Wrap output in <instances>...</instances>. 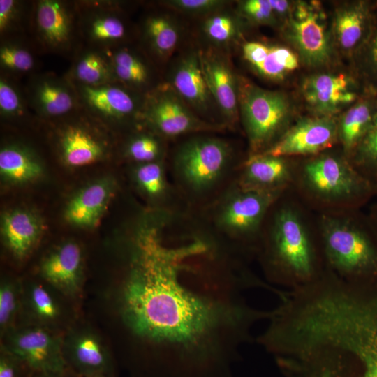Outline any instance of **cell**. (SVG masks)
<instances>
[{
    "instance_id": "obj_47",
    "label": "cell",
    "mask_w": 377,
    "mask_h": 377,
    "mask_svg": "<svg viewBox=\"0 0 377 377\" xmlns=\"http://www.w3.org/2000/svg\"><path fill=\"white\" fill-rule=\"evenodd\" d=\"M32 377H79L70 369L61 373L35 372Z\"/></svg>"
},
{
    "instance_id": "obj_46",
    "label": "cell",
    "mask_w": 377,
    "mask_h": 377,
    "mask_svg": "<svg viewBox=\"0 0 377 377\" xmlns=\"http://www.w3.org/2000/svg\"><path fill=\"white\" fill-rule=\"evenodd\" d=\"M367 217L377 239V203L371 207Z\"/></svg>"
},
{
    "instance_id": "obj_22",
    "label": "cell",
    "mask_w": 377,
    "mask_h": 377,
    "mask_svg": "<svg viewBox=\"0 0 377 377\" xmlns=\"http://www.w3.org/2000/svg\"><path fill=\"white\" fill-rule=\"evenodd\" d=\"M290 164L284 157L261 154L246 163L245 177L249 189H281L291 178Z\"/></svg>"
},
{
    "instance_id": "obj_25",
    "label": "cell",
    "mask_w": 377,
    "mask_h": 377,
    "mask_svg": "<svg viewBox=\"0 0 377 377\" xmlns=\"http://www.w3.org/2000/svg\"><path fill=\"white\" fill-rule=\"evenodd\" d=\"M36 21L43 38L49 45L60 47L69 41L71 22L62 3L52 0L41 1L37 7Z\"/></svg>"
},
{
    "instance_id": "obj_34",
    "label": "cell",
    "mask_w": 377,
    "mask_h": 377,
    "mask_svg": "<svg viewBox=\"0 0 377 377\" xmlns=\"http://www.w3.org/2000/svg\"><path fill=\"white\" fill-rule=\"evenodd\" d=\"M20 288L18 284L3 281L0 286V330L5 335L13 330V324L20 305Z\"/></svg>"
},
{
    "instance_id": "obj_15",
    "label": "cell",
    "mask_w": 377,
    "mask_h": 377,
    "mask_svg": "<svg viewBox=\"0 0 377 377\" xmlns=\"http://www.w3.org/2000/svg\"><path fill=\"white\" fill-rule=\"evenodd\" d=\"M82 249L74 242H67L44 258L40 273L47 283L66 295H75L82 280Z\"/></svg>"
},
{
    "instance_id": "obj_37",
    "label": "cell",
    "mask_w": 377,
    "mask_h": 377,
    "mask_svg": "<svg viewBox=\"0 0 377 377\" xmlns=\"http://www.w3.org/2000/svg\"><path fill=\"white\" fill-rule=\"evenodd\" d=\"M0 61L4 68L17 72H26L34 66L31 53L21 47L12 45L1 47Z\"/></svg>"
},
{
    "instance_id": "obj_14",
    "label": "cell",
    "mask_w": 377,
    "mask_h": 377,
    "mask_svg": "<svg viewBox=\"0 0 377 377\" xmlns=\"http://www.w3.org/2000/svg\"><path fill=\"white\" fill-rule=\"evenodd\" d=\"M376 5L377 3L369 1H355L336 11L332 33L341 50L357 54L370 34Z\"/></svg>"
},
{
    "instance_id": "obj_10",
    "label": "cell",
    "mask_w": 377,
    "mask_h": 377,
    "mask_svg": "<svg viewBox=\"0 0 377 377\" xmlns=\"http://www.w3.org/2000/svg\"><path fill=\"white\" fill-rule=\"evenodd\" d=\"M228 156V147L221 140L195 139L188 142L180 149L177 163L188 182L195 188H202L218 177Z\"/></svg>"
},
{
    "instance_id": "obj_36",
    "label": "cell",
    "mask_w": 377,
    "mask_h": 377,
    "mask_svg": "<svg viewBox=\"0 0 377 377\" xmlns=\"http://www.w3.org/2000/svg\"><path fill=\"white\" fill-rule=\"evenodd\" d=\"M203 30L207 37L218 44H226L236 36L238 26L231 15L218 13L209 16L204 22Z\"/></svg>"
},
{
    "instance_id": "obj_20",
    "label": "cell",
    "mask_w": 377,
    "mask_h": 377,
    "mask_svg": "<svg viewBox=\"0 0 377 377\" xmlns=\"http://www.w3.org/2000/svg\"><path fill=\"white\" fill-rule=\"evenodd\" d=\"M40 232L39 221L30 212L15 209L2 216L1 232L4 242L17 258H24L31 251Z\"/></svg>"
},
{
    "instance_id": "obj_21",
    "label": "cell",
    "mask_w": 377,
    "mask_h": 377,
    "mask_svg": "<svg viewBox=\"0 0 377 377\" xmlns=\"http://www.w3.org/2000/svg\"><path fill=\"white\" fill-rule=\"evenodd\" d=\"M377 112V95L368 93L353 103L338 123V137L352 155L369 130Z\"/></svg>"
},
{
    "instance_id": "obj_23",
    "label": "cell",
    "mask_w": 377,
    "mask_h": 377,
    "mask_svg": "<svg viewBox=\"0 0 377 377\" xmlns=\"http://www.w3.org/2000/svg\"><path fill=\"white\" fill-rule=\"evenodd\" d=\"M60 147L63 160L71 167L90 165L104 154L102 143L80 126H69L64 131Z\"/></svg>"
},
{
    "instance_id": "obj_41",
    "label": "cell",
    "mask_w": 377,
    "mask_h": 377,
    "mask_svg": "<svg viewBox=\"0 0 377 377\" xmlns=\"http://www.w3.org/2000/svg\"><path fill=\"white\" fill-rule=\"evenodd\" d=\"M242 13L249 20L258 24H272L275 15L269 0H247L240 3Z\"/></svg>"
},
{
    "instance_id": "obj_5",
    "label": "cell",
    "mask_w": 377,
    "mask_h": 377,
    "mask_svg": "<svg viewBox=\"0 0 377 377\" xmlns=\"http://www.w3.org/2000/svg\"><path fill=\"white\" fill-rule=\"evenodd\" d=\"M238 103L250 145L254 151L269 145L287 126L291 107L282 93L238 80Z\"/></svg>"
},
{
    "instance_id": "obj_40",
    "label": "cell",
    "mask_w": 377,
    "mask_h": 377,
    "mask_svg": "<svg viewBox=\"0 0 377 377\" xmlns=\"http://www.w3.org/2000/svg\"><path fill=\"white\" fill-rule=\"evenodd\" d=\"M158 142L149 135H140L133 139L128 145V152L135 161L150 163L159 154Z\"/></svg>"
},
{
    "instance_id": "obj_32",
    "label": "cell",
    "mask_w": 377,
    "mask_h": 377,
    "mask_svg": "<svg viewBox=\"0 0 377 377\" xmlns=\"http://www.w3.org/2000/svg\"><path fill=\"white\" fill-rule=\"evenodd\" d=\"M27 301L32 315L43 323H53L61 315L56 297L43 284L33 283L27 288Z\"/></svg>"
},
{
    "instance_id": "obj_45",
    "label": "cell",
    "mask_w": 377,
    "mask_h": 377,
    "mask_svg": "<svg viewBox=\"0 0 377 377\" xmlns=\"http://www.w3.org/2000/svg\"><path fill=\"white\" fill-rule=\"evenodd\" d=\"M274 15H285L290 14L293 6L288 1L283 0H269Z\"/></svg>"
},
{
    "instance_id": "obj_8",
    "label": "cell",
    "mask_w": 377,
    "mask_h": 377,
    "mask_svg": "<svg viewBox=\"0 0 377 377\" xmlns=\"http://www.w3.org/2000/svg\"><path fill=\"white\" fill-rule=\"evenodd\" d=\"M339 138L338 122L332 117L299 120L263 154L276 157L313 155L331 147Z\"/></svg>"
},
{
    "instance_id": "obj_3",
    "label": "cell",
    "mask_w": 377,
    "mask_h": 377,
    "mask_svg": "<svg viewBox=\"0 0 377 377\" xmlns=\"http://www.w3.org/2000/svg\"><path fill=\"white\" fill-rule=\"evenodd\" d=\"M319 243L327 272L349 283L377 281V239L367 216L323 215Z\"/></svg>"
},
{
    "instance_id": "obj_6",
    "label": "cell",
    "mask_w": 377,
    "mask_h": 377,
    "mask_svg": "<svg viewBox=\"0 0 377 377\" xmlns=\"http://www.w3.org/2000/svg\"><path fill=\"white\" fill-rule=\"evenodd\" d=\"M1 348L34 372L61 373L68 370L64 340L44 325H31L8 332Z\"/></svg>"
},
{
    "instance_id": "obj_9",
    "label": "cell",
    "mask_w": 377,
    "mask_h": 377,
    "mask_svg": "<svg viewBox=\"0 0 377 377\" xmlns=\"http://www.w3.org/2000/svg\"><path fill=\"white\" fill-rule=\"evenodd\" d=\"M63 351L68 369L79 377H115L113 359L92 330L72 332L64 340Z\"/></svg>"
},
{
    "instance_id": "obj_35",
    "label": "cell",
    "mask_w": 377,
    "mask_h": 377,
    "mask_svg": "<svg viewBox=\"0 0 377 377\" xmlns=\"http://www.w3.org/2000/svg\"><path fill=\"white\" fill-rule=\"evenodd\" d=\"M90 36L103 43L119 41L126 36V27L120 18L110 14H101L91 19L88 27Z\"/></svg>"
},
{
    "instance_id": "obj_39",
    "label": "cell",
    "mask_w": 377,
    "mask_h": 377,
    "mask_svg": "<svg viewBox=\"0 0 377 377\" xmlns=\"http://www.w3.org/2000/svg\"><path fill=\"white\" fill-rule=\"evenodd\" d=\"M136 177L141 187L149 195L161 193L164 187L161 167L156 163H146L139 167Z\"/></svg>"
},
{
    "instance_id": "obj_43",
    "label": "cell",
    "mask_w": 377,
    "mask_h": 377,
    "mask_svg": "<svg viewBox=\"0 0 377 377\" xmlns=\"http://www.w3.org/2000/svg\"><path fill=\"white\" fill-rule=\"evenodd\" d=\"M22 103L17 91L5 80L0 82V110L3 114L15 115L22 110Z\"/></svg>"
},
{
    "instance_id": "obj_12",
    "label": "cell",
    "mask_w": 377,
    "mask_h": 377,
    "mask_svg": "<svg viewBox=\"0 0 377 377\" xmlns=\"http://www.w3.org/2000/svg\"><path fill=\"white\" fill-rule=\"evenodd\" d=\"M146 113L156 128L168 136L178 135L205 126L170 83L160 87L150 97Z\"/></svg>"
},
{
    "instance_id": "obj_48",
    "label": "cell",
    "mask_w": 377,
    "mask_h": 377,
    "mask_svg": "<svg viewBox=\"0 0 377 377\" xmlns=\"http://www.w3.org/2000/svg\"><path fill=\"white\" fill-rule=\"evenodd\" d=\"M375 195H377V185L375 187Z\"/></svg>"
},
{
    "instance_id": "obj_11",
    "label": "cell",
    "mask_w": 377,
    "mask_h": 377,
    "mask_svg": "<svg viewBox=\"0 0 377 377\" xmlns=\"http://www.w3.org/2000/svg\"><path fill=\"white\" fill-rule=\"evenodd\" d=\"M359 89L358 83L352 78L331 73L311 75L302 87L308 105L320 117H332L345 105L355 103L365 95L360 94Z\"/></svg>"
},
{
    "instance_id": "obj_33",
    "label": "cell",
    "mask_w": 377,
    "mask_h": 377,
    "mask_svg": "<svg viewBox=\"0 0 377 377\" xmlns=\"http://www.w3.org/2000/svg\"><path fill=\"white\" fill-rule=\"evenodd\" d=\"M109 65L98 53L84 54L76 64L75 73L77 80L86 86L106 84L112 71Z\"/></svg>"
},
{
    "instance_id": "obj_44",
    "label": "cell",
    "mask_w": 377,
    "mask_h": 377,
    "mask_svg": "<svg viewBox=\"0 0 377 377\" xmlns=\"http://www.w3.org/2000/svg\"><path fill=\"white\" fill-rule=\"evenodd\" d=\"M17 3L13 0L0 1V29L4 31L14 22L17 13Z\"/></svg>"
},
{
    "instance_id": "obj_42",
    "label": "cell",
    "mask_w": 377,
    "mask_h": 377,
    "mask_svg": "<svg viewBox=\"0 0 377 377\" xmlns=\"http://www.w3.org/2000/svg\"><path fill=\"white\" fill-rule=\"evenodd\" d=\"M34 373L25 363L1 347L0 377H32Z\"/></svg>"
},
{
    "instance_id": "obj_16",
    "label": "cell",
    "mask_w": 377,
    "mask_h": 377,
    "mask_svg": "<svg viewBox=\"0 0 377 377\" xmlns=\"http://www.w3.org/2000/svg\"><path fill=\"white\" fill-rule=\"evenodd\" d=\"M280 191L281 189H247L230 202L223 215L224 223L242 234L251 232Z\"/></svg>"
},
{
    "instance_id": "obj_1",
    "label": "cell",
    "mask_w": 377,
    "mask_h": 377,
    "mask_svg": "<svg viewBox=\"0 0 377 377\" xmlns=\"http://www.w3.org/2000/svg\"><path fill=\"white\" fill-rule=\"evenodd\" d=\"M201 246L135 242L117 306L124 330L150 353L147 377H234L253 327L270 316L244 295L265 284L191 262Z\"/></svg>"
},
{
    "instance_id": "obj_13",
    "label": "cell",
    "mask_w": 377,
    "mask_h": 377,
    "mask_svg": "<svg viewBox=\"0 0 377 377\" xmlns=\"http://www.w3.org/2000/svg\"><path fill=\"white\" fill-rule=\"evenodd\" d=\"M201 70L214 101L232 121L238 114V80L227 59L214 50L198 52Z\"/></svg>"
},
{
    "instance_id": "obj_18",
    "label": "cell",
    "mask_w": 377,
    "mask_h": 377,
    "mask_svg": "<svg viewBox=\"0 0 377 377\" xmlns=\"http://www.w3.org/2000/svg\"><path fill=\"white\" fill-rule=\"evenodd\" d=\"M244 59L261 76L274 81L284 79L299 65L297 56L289 48L249 41L242 46Z\"/></svg>"
},
{
    "instance_id": "obj_28",
    "label": "cell",
    "mask_w": 377,
    "mask_h": 377,
    "mask_svg": "<svg viewBox=\"0 0 377 377\" xmlns=\"http://www.w3.org/2000/svg\"><path fill=\"white\" fill-rule=\"evenodd\" d=\"M111 69L118 80L131 87H142L149 80L147 65L137 54L126 50H119L113 54Z\"/></svg>"
},
{
    "instance_id": "obj_27",
    "label": "cell",
    "mask_w": 377,
    "mask_h": 377,
    "mask_svg": "<svg viewBox=\"0 0 377 377\" xmlns=\"http://www.w3.org/2000/svg\"><path fill=\"white\" fill-rule=\"evenodd\" d=\"M38 109L48 117H57L70 112L75 104L71 91L61 83L53 80L41 81L35 91Z\"/></svg>"
},
{
    "instance_id": "obj_17",
    "label": "cell",
    "mask_w": 377,
    "mask_h": 377,
    "mask_svg": "<svg viewBox=\"0 0 377 377\" xmlns=\"http://www.w3.org/2000/svg\"><path fill=\"white\" fill-rule=\"evenodd\" d=\"M170 84L187 105L200 112L209 110L213 98L201 70L198 52H189L178 61Z\"/></svg>"
},
{
    "instance_id": "obj_2",
    "label": "cell",
    "mask_w": 377,
    "mask_h": 377,
    "mask_svg": "<svg viewBox=\"0 0 377 377\" xmlns=\"http://www.w3.org/2000/svg\"><path fill=\"white\" fill-rule=\"evenodd\" d=\"M273 227L264 256L268 279L289 290L319 279L326 271L320 243L300 213L290 206L282 208Z\"/></svg>"
},
{
    "instance_id": "obj_24",
    "label": "cell",
    "mask_w": 377,
    "mask_h": 377,
    "mask_svg": "<svg viewBox=\"0 0 377 377\" xmlns=\"http://www.w3.org/2000/svg\"><path fill=\"white\" fill-rule=\"evenodd\" d=\"M82 96L94 111L105 117L121 119L136 110L134 98L125 89L108 84L84 85Z\"/></svg>"
},
{
    "instance_id": "obj_29",
    "label": "cell",
    "mask_w": 377,
    "mask_h": 377,
    "mask_svg": "<svg viewBox=\"0 0 377 377\" xmlns=\"http://www.w3.org/2000/svg\"><path fill=\"white\" fill-rule=\"evenodd\" d=\"M148 39L155 52L161 57H170L179 42V31L168 17L155 15L148 18L145 25Z\"/></svg>"
},
{
    "instance_id": "obj_31",
    "label": "cell",
    "mask_w": 377,
    "mask_h": 377,
    "mask_svg": "<svg viewBox=\"0 0 377 377\" xmlns=\"http://www.w3.org/2000/svg\"><path fill=\"white\" fill-rule=\"evenodd\" d=\"M355 57L362 84L368 93L377 95V5L370 34Z\"/></svg>"
},
{
    "instance_id": "obj_7",
    "label": "cell",
    "mask_w": 377,
    "mask_h": 377,
    "mask_svg": "<svg viewBox=\"0 0 377 377\" xmlns=\"http://www.w3.org/2000/svg\"><path fill=\"white\" fill-rule=\"evenodd\" d=\"M286 37L308 65H324L330 59L332 46L325 17L313 3L300 2L287 19Z\"/></svg>"
},
{
    "instance_id": "obj_26",
    "label": "cell",
    "mask_w": 377,
    "mask_h": 377,
    "mask_svg": "<svg viewBox=\"0 0 377 377\" xmlns=\"http://www.w3.org/2000/svg\"><path fill=\"white\" fill-rule=\"evenodd\" d=\"M43 172L40 163L25 149L17 146L3 147L0 151V172L13 182L32 181Z\"/></svg>"
},
{
    "instance_id": "obj_19",
    "label": "cell",
    "mask_w": 377,
    "mask_h": 377,
    "mask_svg": "<svg viewBox=\"0 0 377 377\" xmlns=\"http://www.w3.org/2000/svg\"><path fill=\"white\" fill-rule=\"evenodd\" d=\"M112 190V183L107 179L87 186L68 202L65 211L66 221L81 228L96 226L108 206Z\"/></svg>"
},
{
    "instance_id": "obj_4",
    "label": "cell",
    "mask_w": 377,
    "mask_h": 377,
    "mask_svg": "<svg viewBox=\"0 0 377 377\" xmlns=\"http://www.w3.org/2000/svg\"><path fill=\"white\" fill-rule=\"evenodd\" d=\"M306 190L320 201L357 206L375 195V186L351 162L323 154L307 161L301 172Z\"/></svg>"
},
{
    "instance_id": "obj_38",
    "label": "cell",
    "mask_w": 377,
    "mask_h": 377,
    "mask_svg": "<svg viewBox=\"0 0 377 377\" xmlns=\"http://www.w3.org/2000/svg\"><path fill=\"white\" fill-rule=\"evenodd\" d=\"M227 1L221 0H169L164 4L176 10L193 15L214 14L224 7Z\"/></svg>"
},
{
    "instance_id": "obj_30",
    "label": "cell",
    "mask_w": 377,
    "mask_h": 377,
    "mask_svg": "<svg viewBox=\"0 0 377 377\" xmlns=\"http://www.w3.org/2000/svg\"><path fill=\"white\" fill-rule=\"evenodd\" d=\"M352 163L375 187L377 185V112L353 154Z\"/></svg>"
}]
</instances>
